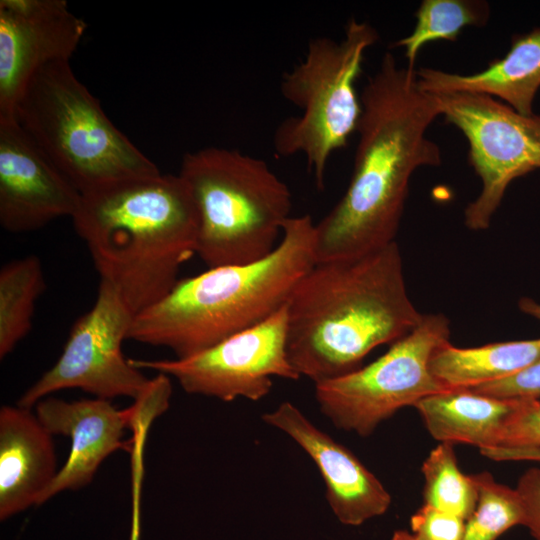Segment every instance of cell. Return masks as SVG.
<instances>
[{"label": "cell", "mask_w": 540, "mask_h": 540, "mask_svg": "<svg viewBox=\"0 0 540 540\" xmlns=\"http://www.w3.org/2000/svg\"><path fill=\"white\" fill-rule=\"evenodd\" d=\"M516 490L524 508V526L536 540H540V469H527L520 476Z\"/></svg>", "instance_id": "484cf974"}, {"label": "cell", "mask_w": 540, "mask_h": 540, "mask_svg": "<svg viewBox=\"0 0 540 540\" xmlns=\"http://www.w3.org/2000/svg\"><path fill=\"white\" fill-rule=\"evenodd\" d=\"M454 444L440 443L422 464L424 504L465 521L473 513L477 490L471 476L461 472Z\"/></svg>", "instance_id": "7402d4cb"}, {"label": "cell", "mask_w": 540, "mask_h": 540, "mask_svg": "<svg viewBox=\"0 0 540 540\" xmlns=\"http://www.w3.org/2000/svg\"><path fill=\"white\" fill-rule=\"evenodd\" d=\"M378 38L371 24L351 18L343 39H311L303 59L282 76L281 94L300 114L278 125L274 151L281 157L304 156L319 189L325 185L329 158L357 131L362 104L355 84L365 52Z\"/></svg>", "instance_id": "52a82bcc"}, {"label": "cell", "mask_w": 540, "mask_h": 540, "mask_svg": "<svg viewBox=\"0 0 540 540\" xmlns=\"http://www.w3.org/2000/svg\"><path fill=\"white\" fill-rule=\"evenodd\" d=\"M35 413L51 434L71 440L69 456L39 505L59 492L88 485L101 463L126 447L122 440L124 430L133 422L131 408L119 410L110 400L101 398L76 401L46 398L35 405Z\"/></svg>", "instance_id": "9a60e30c"}, {"label": "cell", "mask_w": 540, "mask_h": 540, "mask_svg": "<svg viewBox=\"0 0 540 540\" xmlns=\"http://www.w3.org/2000/svg\"><path fill=\"white\" fill-rule=\"evenodd\" d=\"M480 453L496 461H535L540 462V446L524 448L482 449Z\"/></svg>", "instance_id": "4316f807"}, {"label": "cell", "mask_w": 540, "mask_h": 540, "mask_svg": "<svg viewBox=\"0 0 540 540\" xmlns=\"http://www.w3.org/2000/svg\"><path fill=\"white\" fill-rule=\"evenodd\" d=\"M134 316L119 293L100 281L94 305L73 324L57 362L22 394L17 405L31 409L49 394L72 388L106 400L144 396L152 379L134 367L121 349Z\"/></svg>", "instance_id": "30bf717a"}, {"label": "cell", "mask_w": 540, "mask_h": 540, "mask_svg": "<svg viewBox=\"0 0 540 540\" xmlns=\"http://www.w3.org/2000/svg\"><path fill=\"white\" fill-rule=\"evenodd\" d=\"M52 435L22 406L0 409V519L39 505L58 474Z\"/></svg>", "instance_id": "2e32d148"}, {"label": "cell", "mask_w": 540, "mask_h": 540, "mask_svg": "<svg viewBox=\"0 0 540 540\" xmlns=\"http://www.w3.org/2000/svg\"><path fill=\"white\" fill-rule=\"evenodd\" d=\"M524 402L453 388L421 399L414 408L440 443H466L482 450L511 446Z\"/></svg>", "instance_id": "e0dca14e"}, {"label": "cell", "mask_w": 540, "mask_h": 540, "mask_svg": "<svg viewBox=\"0 0 540 540\" xmlns=\"http://www.w3.org/2000/svg\"><path fill=\"white\" fill-rule=\"evenodd\" d=\"M46 288L39 258L28 255L0 270V358L30 332L35 303Z\"/></svg>", "instance_id": "ffe728a7"}, {"label": "cell", "mask_w": 540, "mask_h": 540, "mask_svg": "<svg viewBox=\"0 0 540 540\" xmlns=\"http://www.w3.org/2000/svg\"><path fill=\"white\" fill-rule=\"evenodd\" d=\"M540 360V338L459 348L447 342L431 359L433 376L446 388H473L510 377Z\"/></svg>", "instance_id": "d6986e66"}, {"label": "cell", "mask_w": 540, "mask_h": 540, "mask_svg": "<svg viewBox=\"0 0 540 540\" xmlns=\"http://www.w3.org/2000/svg\"><path fill=\"white\" fill-rule=\"evenodd\" d=\"M14 118L81 194L161 173L109 119L70 61L32 77Z\"/></svg>", "instance_id": "8992f818"}, {"label": "cell", "mask_w": 540, "mask_h": 540, "mask_svg": "<svg viewBox=\"0 0 540 540\" xmlns=\"http://www.w3.org/2000/svg\"><path fill=\"white\" fill-rule=\"evenodd\" d=\"M178 174L195 203L196 254L208 268L257 262L274 251L292 195L264 160L207 147L187 153Z\"/></svg>", "instance_id": "5b68a950"}, {"label": "cell", "mask_w": 540, "mask_h": 540, "mask_svg": "<svg viewBox=\"0 0 540 540\" xmlns=\"http://www.w3.org/2000/svg\"><path fill=\"white\" fill-rule=\"evenodd\" d=\"M411 532L397 530L391 540H463L465 520L423 504L410 519Z\"/></svg>", "instance_id": "cb8c5ba5"}, {"label": "cell", "mask_w": 540, "mask_h": 540, "mask_svg": "<svg viewBox=\"0 0 540 540\" xmlns=\"http://www.w3.org/2000/svg\"><path fill=\"white\" fill-rule=\"evenodd\" d=\"M100 281L134 315L164 298L196 254L198 216L182 177H139L81 194L72 218Z\"/></svg>", "instance_id": "3957f363"}, {"label": "cell", "mask_w": 540, "mask_h": 540, "mask_svg": "<svg viewBox=\"0 0 540 540\" xmlns=\"http://www.w3.org/2000/svg\"><path fill=\"white\" fill-rule=\"evenodd\" d=\"M470 476L477 502L465 521L463 540H497L510 528L524 525V508L516 488L498 483L489 472Z\"/></svg>", "instance_id": "603a6c76"}, {"label": "cell", "mask_w": 540, "mask_h": 540, "mask_svg": "<svg viewBox=\"0 0 540 540\" xmlns=\"http://www.w3.org/2000/svg\"><path fill=\"white\" fill-rule=\"evenodd\" d=\"M261 418L291 438L313 460L325 485L326 500L341 523L358 526L388 510L391 495L380 480L295 404L284 401Z\"/></svg>", "instance_id": "5bb4252c"}, {"label": "cell", "mask_w": 540, "mask_h": 540, "mask_svg": "<svg viewBox=\"0 0 540 540\" xmlns=\"http://www.w3.org/2000/svg\"><path fill=\"white\" fill-rule=\"evenodd\" d=\"M87 25L65 0L0 1V119L43 67L70 61Z\"/></svg>", "instance_id": "7c38bea8"}, {"label": "cell", "mask_w": 540, "mask_h": 540, "mask_svg": "<svg viewBox=\"0 0 540 540\" xmlns=\"http://www.w3.org/2000/svg\"><path fill=\"white\" fill-rule=\"evenodd\" d=\"M314 228L310 215L291 216L265 258L179 279L164 298L134 316L127 339L166 347L183 359L260 324L287 304L315 263Z\"/></svg>", "instance_id": "277c9868"}, {"label": "cell", "mask_w": 540, "mask_h": 540, "mask_svg": "<svg viewBox=\"0 0 540 540\" xmlns=\"http://www.w3.org/2000/svg\"><path fill=\"white\" fill-rule=\"evenodd\" d=\"M417 81L430 94H485L523 115H532L540 88V28L513 35L505 56L493 59L477 73L461 75L425 67L417 70Z\"/></svg>", "instance_id": "ac0fdd59"}, {"label": "cell", "mask_w": 540, "mask_h": 540, "mask_svg": "<svg viewBox=\"0 0 540 540\" xmlns=\"http://www.w3.org/2000/svg\"><path fill=\"white\" fill-rule=\"evenodd\" d=\"M415 18L412 32L392 45L404 48L410 69H416L417 56L427 43L455 41L465 27L485 26L490 18V5L484 0H423Z\"/></svg>", "instance_id": "44dd1931"}, {"label": "cell", "mask_w": 540, "mask_h": 540, "mask_svg": "<svg viewBox=\"0 0 540 540\" xmlns=\"http://www.w3.org/2000/svg\"><path fill=\"white\" fill-rule=\"evenodd\" d=\"M443 314H424L408 334L366 366L315 385L320 411L334 426L368 436L400 409L447 390L431 373L434 351L449 342Z\"/></svg>", "instance_id": "ba28073f"}, {"label": "cell", "mask_w": 540, "mask_h": 540, "mask_svg": "<svg viewBox=\"0 0 540 540\" xmlns=\"http://www.w3.org/2000/svg\"><path fill=\"white\" fill-rule=\"evenodd\" d=\"M435 95L440 115L468 142V161L482 189L464 210L470 230H485L516 178L540 169V115H523L479 93Z\"/></svg>", "instance_id": "9c48e42d"}, {"label": "cell", "mask_w": 540, "mask_h": 540, "mask_svg": "<svg viewBox=\"0 0 540 540\" xmlns=\"http://www.w3.org/2000/svg\"><path fill=\"white\" fill-rule=\"evenodd\" d=\"M519 309L525 314L540 321V303L530 298H522L518 302Z\"/></svg>", "instance_id": "83f0119b"}, {"label": "cell", "mask_w": 540, "mask_h": 540, "mask_svg": "<svg viewBox=\"0 0 540 540\" xmlns=\"http://www.w3.org/2000/svg\"><path fill=\"white\" fill-rule=\"evenodd\" d=\"M287 304L260 324L193 356L172 360L129 359L138 369L173 377L186 393L230 402L259 401L273 378L298 380L287 350Z\"/></svg>", "instance_id": "8fae6325"}, {"label": "cell", "mask_w": 540, "mask_h": 540, "mask_svg": "<svg viewBox=\"0 0 540 540\" xmlns=\"http://www.w3.org/2000/svg\"><path fill=\"white\" fill-rule=\"evenodd\" d=\"M423 315L409 298L397 242L315 262L287 302L290 363L314 384L337 378L408 334Z\"/></svg>", "instance_id": "7a4b0ae2"}, {"label": "cell", "mask_w": 540, "mask_h": 540, "mask_svg": "<svg viewBox=\"0 0 540 540\" xmlns=\"http://www.w3.org/2000/svg\"><path fill=\"white\" fill-rule=\"evenodd\" d=\"M81 193L15 118L0 119V224L26 233L77 212Z\"/></svg>", "instance_id": "4fadbf2b"}, {"label": "cell", "mask_w": 540, "mask_h": 540, "mask_svg": "<svg viewBox=\"0 0 540 540\" xmlns=\"http://www.w3.org/2000/svg\"><path fill=\"white\" fill-rule=\"evenodd\" d=\"M469 389L503 398L540 400V360L510 377Z\"/></svg>", "instance_id": "d4e9b609"}, {"label": "cell", "mask_w": 540, "mask_h": 540, "mask_svg": "<svg viewBox=\"0 0 540 540\" xmlns=\"http://www.w3.org/2000/svg\"><path fill=\"white\" fill-rule=\"evenodd\" d=\"M360 99L352 176L341 199L315 223V262L396 242L413 173L442 164L440 147L426 135L440 116L438 102L419 87L417 69L400 66L386 52Z\"/></svg>", "instance_id": "6da1fadb"}]
</instances>
